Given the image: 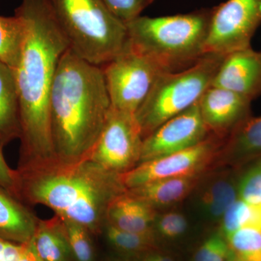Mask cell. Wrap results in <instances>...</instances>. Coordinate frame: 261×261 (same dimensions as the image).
<instances>
[{
  "mask_svg": "<svg viewBox=\"0 0 261 261\" xmlns=\"http://www.w3.org/2000/svg\"><path fill=\"white\" fill-rule=\"evenodd\" d=\"M15 13L25 27L21 58L14 70L21 135L18 170L56 161L49 100L55 76L69 42L49 0H23Z\"/></svg>",
  "mask_w": 261,
  "mask_h": 261,
  "instance_id": "cell-1",
  "label": "cell"
},
{
  "mask_svg": "<svg viewBox=\"0 0 261 261\" xmlns=\"http://www.w3.org/2000/svg\"><path fill=\"white\" fill-rule=\"evenodd\" d=\"M111 108L102 67L68 49L62 56L49 100L51 140L58 161L89 158Z\"/></svg>",
  "mask_w": 261,
  "mask_h": 261,
  "instance_id": "cell-2",
  "label": "cell"
},
{
  "mask_svg": "<svg viewBox=\"0 0 261 261\" xmlns=\"http://www.w3.org/2000/svg\"><path fill=\"white\" fill-rule=\"evenodd\" d=\"M16 171L18 200L47 206L60 219L92 233L106 224L111 202L126 192L119 174L89 158L69 163L56 160Z\"/></svg>",
  "mask_w": 261,
  "mask_h": 261,
  "instance_id": "cell-3",
  "label": "cell"
},
{
  "mask_svg": "<svg viewBox=\"0 0 261 261\" xmlns=\"http://www.w3.org/2000/svg\"><path fill=\"white\" fill-rule=\"evenodd\" d=\"M214 8L185 14L137 17L126 23L128 45L165 72L185 69L205 56Z\"/></svg>",
  "mask_w": 261,
  "mask_h": 261,
  "instance_id": "cell-4",
  "label": "cell"
},
{
  "mask_svg": "<svg viewBox=\"0 0 261 261\" xmlns=\"http://www.w3.org/2000/svg\"><path fill=\"white\" fill-rule=\"evenodd\" d=\"M70 49L91 64L102 67L128 42L126 25L102 0H49Z\"/></svg>",
  "mask_w": 261,
  "mask_h": 261,
  "instance_id": "cell-5",
  "label": "cell"
},
{
  "mask_svg": "<svg viewBox=\"0 0 261 261\" xmlns=\"http://www.w3.org/2000/svg\"><path fill=\"white\" fill-rule=\"evenodd\" d=\"M225 56L208 53L189 68L160 75L135 113L143 140L165 122L198 102Z\"/></svg>",
  "mask_w": 261,
  "mask_h": 261,
  "instance_id": "cell-6",
  "label": "cell"
},
{
  "mask_svg": "<svg viewBox=\"0 0 261 261\" xmlns=\"http://www.w3.org/2000/svg\"><path fill=\"white\" fill-rule=\"evenodd\" d=\"M102 68L111 108L133 115L145 102L160 75L165 73L157 63L128 44Z\"/></svg>",
  "mask_w": 261,
  "mask_h": 261,
  "instance_id": "cell-7",
  "label": "cell"
},
{
  "mask_svg": "<svg viewBox=\"0 0 261 261\" xmlns=\"http://www.w3.org/2000/svg\"><path fill=\"white\" fill-rule=\"evenodd\" d=\"M225 140L212 134L190 148L140 163L119 174L120 180L128 190L163 178L202 174L216 167Z\"/></svg>",
  "mask_w": 261,
  "mask_h": 261,
  "instance_id": "cell-8",
  "label": "cell"
},
{
  "mask_svg": "<svg viewBox=\"0 0 261 261\" xmlns=\"http://www.w3.org/2000/svg\"><path fill=\"white\" fill-rule=\"evenodd\" d=\"M261 24V0H227L214 7L205 53L227 55L251 47Z\"/></svg>",
  "mask_w": 261,
  "mask_h": 261,
  "instance_id": "cell-9",
  "label": "cell"
},
{
  "mask_svg": "<svg viewBox=\"0 0 261 261\" xmlns=\"http://www.w3.org/2000/svg\"><path fill=\"white\" fill-rule=\"evenodd\" d=\"M142 143L135 115L111 108L89 159L108 171L121 174L139 164Z\"/></svg>",
  "mask_w": 261,
  "mask_h": 261,
  "instance_id": "cell-10",
  "label": "cell"
},
{
  "mask_svg": "<svg viewBox=\"0 0 261 261\" xmlns=\"http://www.w3.org/2000/svg\"><path fill=\"white\" fill-rule=\"evenodd\" d=\"M212 134L206 126L198 102L165 122L146 137L140 163L181 152L206 140Z\"/></svg>",
  "mask_w": 261,
  "mask_h": 261,
  "instance_id": "cell-11",
  "label": "cell"
},
{
  "mask_svg": "<svg viewBox=\"0 0 261 261\" xmlns=\"http://www.w3.org/2000/svg\"><path fill=\"white\" fill-rule=\"evenodd\" d=\"M252 101L228 89L210 86L200 97L198 105L209 132L226 139L251 116Z\"/></svg>",
  "mask_w": 261,
  "mask_h": 261,
  "instance_id": "cell-12",
  "label": "cell"
},
{
  "mask_svg": "<svg viewBox=\"0 0 261 261\" xmlns=\"http://www.w3.org/2000/svg\"><path fill=\"white\" fill-rule=\"evenodd\" d=\"M238 183L226 170L212 168L204 173L189 197L197 218L207 224L220 223L228 207L239 198Z\"/></svg>",
  "mask_w": 261,
  "mask_h": 261,
  "instance_id": "cell-13",
  "label": "cell"
},
{
  "mask_svg": "<svg viewBox=\"0 0 261 261\" xmlns=\"http://www.w3.org/2000/svg\"><path fill=\"white\" fill-rule=\"evenodd\" d=\"M211 86L253 100L261 95V51L252 47L225 56Z\"/></svg>",
  "mask_w": 261,
  "mask_h": 261,
  "instance_id": "cell-14",
  "label": "cell"
},
{
  "mask_svg": "<svg viewBox=\"0 0 261 261\" xmlns=\"http://www.w3.org/2000/svg\"><path fill=\"white\" fill-rule=\"evenodd\" d=\"M157 215L153 207L126 192L110 204L106 224L129 232L154 234L153 224Z\"/></svg>",
  "mask_w": 261,
  "mask_h": 261,
  "instance_id": "cell-15",
  "label": "cell"
},
{
  "mask_svg": "<svg viewBox=\"0 0 261 261\" xmlns=\"http://www.w3.org/2000/svg\"><path fill=\"white\" fill-rule=\"evenodd\" d=\"M260 157L261 116H250L226 137L216 166H240Z\"/></svg>",
  "mask_w": 261,
  "mask_h": 261,
  "instance_id": "cell-16",
  "label": "cell"
},
{
  "mask_svg": "<svg viewBox=\"0 0 261 261\" xmlns=\"http://www.w3.org/2000/svg\"><path fill=\"white\" fill-rule=\"evenodd\" d=\"M204 173L163 178L128 189L126 192L145 201L157 211L158 209L169 208L175 207L190 197Z\"/></svg>",
  "mask_w": 261,
  "mask_h": 261,
  "instance_id": "cell-17",
  "label": "cell"
},
{
  "mask_svg": "<svg viewBox=\"0 0 261 261\" xmlns=\"http://www.w3.org/2000/svg\"><path fill=\"white\" fill-rule=\"evenodd\" d=\"M39 221L22 201L0 187V239L12 243H29Z\"/></svg>",
  "mask_w": 261,
  "mask_h": 261,
  "instance_id": "cell-18",
  "label": "cell"
},
{
  "mask_svg": "<svg viewBox=\"0 0 261 261\" xmlns=\"http://www.w3.org/2000/svg\"><path fill=\"white\" fill-rule=\"evenodd\" d=\"M21 135L20 102L14 70L0 61V147Z\"/></svg>",
  "mask_w": 261,
  "mask_h": 261,
  "instance_id": "cell-19",
  "label": "cell"
},
{
  "mask_svg": "<svg viewBox=\"0 0 261 261\" xmlns=\"http://www.w3.org/2000/svg\"><path fill=\"white\" fill-rule=\"evenodd\" d=\"M31 242L43 261L69 260L72 252L61 220L57 216L50 221L39 220Z\"/></svg>",
  "mask_w": 261,
  "mask_h": 261,
  "instance_id": "cell-20",
  "label": "cell"
},
{
  "mask_svg": "<svg viewBox=\"0 0 261 261\" xmlns=\"http://www.w3.org/2000/svg\"><path fill=\"white\" fill-rule=\"evenodd\" d=\"M25 36V23L20 15H0V61L13 70L20 63Z\"/></svg>",
  "mask_w": 261,
  "mask_h": 261,
  "instance_id": "cell-21",
  "label": "cell"
},
{
  "mask_svg": "<svg viewBox=\"0 0 261 261\" xmlns=\"http://www.w3.org/2000/svg\"><path fill=\"white\" fill-rule=\"evenodd\" d=\"M106 238L118 251L127 255L140 256L142 254L159 248L155 235L143 234L123 231L106 224Z\"/></svg>",
  "mask_w": 261,
  "mask_h": 261,
  "instance_id": "cell-22",
  "label": "cell"
},
{
  "mask_svg": "<svg viewBox=\"0 0 261 261\" xmlns=\"http://www.w3.org/2000/svg\"><path fill=\"white\" fill-rule=\"evenodd\" d=\"M219 224L220 232L225 238L245 226H261V205L237 199L224 213Z\"/></svg>",
  "mask_w": 261,
  "mask_h": 261,
  "instance_id": "cell-23",
  "label": "cell"
},
{
  "mask_svg": "<svg viewBox=\"0 0 261 261\" xmlns=\"http://www.w3.org/2000/svg\"><path fill=\"white\" fill-rule=\"evenodd\" d=\"M226 239L237 261H261V226H245Z\"/></svg>",
  "mask_w": 261,
  "mask_h": 261,
  "instance_id": "cell-24",
  "label": "cell"
},
{
  "mask_svg": "<svg viewBox=\"0 0 261 261\" xmlns=\"http://www.w3.org/2000/svg\"><path fill=\"white\" fill-rule=\"evenodd\" d=\"M190 221L186 215L178 210L158 213L153 230L156 239L166 241H176L185 238L190 230Z\"/></svg>",
  "mask_w": 261,
  "mask_h": 261,
  "instance_id": "cell-25",
  "label": "cell"
},
{
  "mask_svg": "<svg viewBox=\"0 0 261 261\" xmlns=\"http://www.w3.org/2000/svg\"><path fill=\"white\" fill-rule=\"evenodd\" d=\"M61 220L69 243L70 250L76 260L93 261L94 248L88 230L73 221Z\"/></svg>",
  "mask_w": 261,
  "mask_h": 261,
  "instance_id": "cell-26",
  "label": "cell"
},
{
  "mask_svg": "<svg viewBox=\"0 0 261 261\" xmlns=\"http://www.w3.org/2000/svg\"><path fill=\"white\" fill-rule=\"evenodd\" d=\"M231 250L220 231L211 233L194 253L192 261H228Z\"/></svg>",
  "mask_w": 261,
  "mask_h": 261,
  "instance_id": "cell-27",
  "label": "cell"
},
{
  "mask_svg": "<svg viewBox=\"0 0 261 261\" xmlns=\"http://www.w3.org/2000/svg\"><path fill=\"white\" fill-rule=\"evenodd\" d=\"M238 180L239 198L247 203L261 205V157Z\"/></svg>",
  "mask_w": 261,
  "mask_h": 261,
  "instance_id": "cell-28",
  "label": "cell"
},
{
  "mask_svg": "<svg viewBox=\"0 0 261 261\" xmlns=\"http://www.w3.org/2000/svg\"><path fill=\"white\" fill-rule=\"evenodd\" d=\"M105 4L117 17L125 24L140 16L141 13L147 7L152 5L154 0H102Z\"/></svg>",
  "mask_w": 261,
  "mask_h": 261,
  "instance_id": "cell-29",
  "label": "cell"
},
{
  "mask_svg": "<svg viewBox=\"0 0 261 261\" xmlns=\"http://www.w3.org/2000/svg\"><path fill=\"white\" fill-rule=\"evenodd\" d=\"M3 149L0 147V187L18 198V172L8 166Z\"/></svg>",
  "mask_w": 261,
  "mask_h": 261,
  "instance_id": "cell-30",
  "label": "cell"
},
{
  "mask_svg": "<svg viewBox=\"0 0 261 261\" xmlns=\"http://www.w3.org/2000/svg\"><path fill=\"white\" fill-rule=\"evenodd\" d=\"M137 261H178L168 252L160 250L159 248L146 252L138 256Z\"/></svg>",
  "mask_w": 261,
  "mask_h": 261,
  "instance_id": "cell-31",
  "label": "cell"
},
{
  "mask_svg": "<svg viewBox=\"0 0 261 261\" xmlns=\"http://www.w3.org/2000/svg\"><path fill=\"white\" fill-rule=\"evenodd\" d=\"M228 261H237L236 259L234 258V257H233V255H232V253H230V256L228 257Z\"/></svg>",
  "mask_w": 261,
  "mask_h": 261,
  "instance_id": "cell-32",
  "label": "cell"
},
{
  "mask_svg": "<svg viewBox=\"0 0 261 261\" xmlns=\"http://www.w3.org/2000/svg\"><path fill=\"white\" fill-rule=\"evenodd\" d=\"M116 261H121V260H116Z\"/></svg>",
  "mask_w": 261,
  "mask_h": 261,
  "instance_id": "cell-33",
  "label": "cell"
}]
</instances>
